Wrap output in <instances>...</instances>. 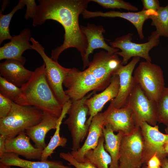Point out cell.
I'll return each instance as SVG.
<instances>
[{
  "instance_id": "43",
  "label": "cell",
  "mask_w": 168,
  "mask_h": 168,
  "mask_svg": "<svg viewBox=\"0 0 168 168\" xmlns=\"http://www.w3.org/2000/svg\"><path fill=\"white\" fill-rule=\"evenodd\" d=\"M5 168H12L10 166H7L5 165Z\"/></svg>"
},
{
  "instance_id": "32",
  "label": "cell",
  "mask_w": 168,
  "mask_h": 168,
  "mask_svg": "<svg viewBox=\"0 0 168 168\" xmlns=\"http://www.w3.org/2000/svg\"><path fill=\"white\" fill-rule=\"evenodd\" d=\"M59 156L69 162V165L73 166L75 168H97L89 162L85 161L80 162L77 161L71 154L70 152H61Z\"/></svg>"
},
{
  "instance_id": "22",
  "label": "cell",
  "mask_w": 168,
  "mask_h": 168,
  "mask_svg": "<svg viewBox=\"0 0 168 168\" xmlns=\"http://www.w3.org/2000/svg\"><path fill=\"white\" fill-rule=\"evenodd\" d=\"M58 118L44 112L43 119L38 124L26 129V135L35 144V147L44 149L47 145L45 138L47 133L52 129L55 130Z\"/></svg>"
},
{
  "instance_id": "1",
  "label": "cell",
  "mask_w": 168,
  "mask_h": 168,
  "mask_svg": "<svg viewBox=\"0 0 168 168\" xmlns=\"http://www.w3.org/2000/svg\"><path fill=\"white\" fill-rule=\"evenodd\" d=\"M33 26L41 25L48 20L55 21L64 30V40L60 46L53 49L51 58L58 62L65 50L74 48L79 51L83 62L88 46L86 38L79 25V15L87 9L91 0H40Z\"/></svg>"
},
{
  "instance_id": "13",
  "label": "cell",
  "mask_w": 168,
  "mask_h": 168,
  "mask_svg": "<svg viewBox=\"0 0 168 168\" xmlns=\"http://www.w3.org/2000/svg\"><path fill=\"white\" fill-rule=\"evenodd\" d=\"M105 125L109 124L114 132L122 131L128 134L138 128L134 119L132 110L126 104L120 108H116L112 100L104 112Z\"/></svg>"
},
{
  "instance_id": "26",
  "label": "cell",
  "mask_w": 168,
  "mask_h": 168,
  "mask_svg": "<svg viewBox=\"0 0 168 168\" xmlns=\"http://www.w3.org/2000/svg\"><path fill=\"white\" fill-rule=\"evenodd\" d=\"M104 138L103 135L94 149L88 151L84 156L85 161L89 162L97 168H109L111 157L104 147Z\"/></svg>"
},
{
  "instance_id": "30",
  "label": "cell",
  "mask_w": 168,
  "mask_h": 168,
  "mask_svg": "<svg viewBox=\"0 0 168 168\" xmlns=\"http://www.w3.org/2000/svg\"><path fill=\"white\" fill-rule=\"evenodd\" d=\"M21 93V87L0 76V94L14 102Z\"/></svg>"
},
{
  "instance_id": "5",
  "label": "cell",
  "mask_w": 168,
  "mask_h": 168,
  "mask_svg": "<svg viewBox=\"0 0 168 168\" xmlns=\"http://www.w3.org/2000/svg\"><path fill=\"white\" fill-rule=\"evenodd\" d=\"M64 91L71 101L82 99L90 91H102L106 88L86 69L81 71L75 68H69L65 77Z\"/></svg>"
},
{
  "instance_id": "12",
  "label": "cell",
  "mask_w": 168,
  "mask_h": 168,
  "mask_svg": "<svg viewBox=\"0 0 168 168\" xmlns=\"http://www.w3.org/2000/svg\"><path fill=\"white\" fill-rule=\"evenodd\" d=\"M143 138L145 153L144 163L156 155L161 161L168 155L165 152L164 146L168 141V135L161 133L158 125L152 126L143 122L140 127ZM143 164V165H144Z\"/></svg>"
},
{
  "instance_id": "15",
  "label": "cell",
  "mask_w": 168,
  "mask_h": 168,
  "mask_svg": "<svg viewBox=\"0 0 168 168\" xmlns=\"http://www.w3.org/2000/svg\"><path fill=\"white\" fill-rule=\"evenodd\" d=\"M140 60V57H133L128 63L122 65L116 72L115 75H118L119 77V88L117 96L112 100L115 108H120L125 105L129 95L136 84L132 74Z\"/></svg>"
},
{
  "instance_id": "20",
  "label": "cell",
  "mask_w": 168,
  "mask_h": 168,
  "mask_svg": "<svg viewBox=\"0 0 168 168\" xmlns=\"http://www.w3.org/2000/svg\"><path fill=\"white\" fill-rule=\"evenodd\" d=\"M30 139L25 131L20 133L15 137L6 138V153L21 156L28 160H41L43 150L33 146Z\"/></svg>"
},
{
  "instance_id": "11",
  "label": "cell",
  "mask_w": 168,
  "mask_h": 168,
  "mask_svg": "<svg viewBox=\"0 0 168 168\" xmlns=\"http://www.w3.org/2000/svg\"><path fill=\"white\" fill-rule=\"evenodd\" d=\"M123 65L118 55L103 50L96 53L86 69L106 88L118 69Z\"/></svg>"
},
{
  "instance_id": "38",
  "label": "cell",
  "mask_w": 168,
  "mask_h": 168,
  "mask_svg": "<svg viewBox=\"0 0 168 168\" xmlns=\"http://www.w3.org/2000/svg\"><path fill=\"white\" fill-rule=\"evenodd\" d=\"M161 168H168V159L165 157L161 160Z\"/></svg>"
},
{
  "instance_id": "10",
  "label": "cell",
  "mask_w": 168,
  "mask_h": 168,
  "mask_svg": "<svg viewBox=\"0 0 168 168\" xmlns=\"http://www.w3.org/2000/svg\"><path fill=\"white\" fill-rule=\"evenodd\" d=\"M126 104L131 109L138 127L143 122L152 126L156 125V102L148 99L137 84L133 88Z\"/></svg>"
},
{
  "instance_id": "33",
  "label": "cell",
  "mask_w": 168,
  "mask_h": 168,
  "mask_svg": "<svg viewBox=\"0 0 168 168\" xmlns=\"http://www.w3.org/2000/svg\"><path fill=\"white\" fill-rule=\"evenodd\" d=\"M13 102L0 94V118L7 115L11 109Z\"/></svg>"
},
{
  "instance_id": "4",
  "label": "cell",
  "mask_w": 168,
  "mask_h": 168,
  "mask_svg": "<svg viewBox=\"0 0 168 168\" xmlns=\"http://www.w3.org/2000/svg\"><path fill=\"white\" fill-rule=\"evenodd\" d=\"M133 77L147 98L156 102L165 87L161 68L152 62H141L134 70Z\"/></svg>"
},
{
  "instance_id": "39",
  "label": "cell",
  "mask_w": 168,
  "mask_h": 168,
  "mask_svg": "<svg viewBox=\"0 0 168 168\" xmlns=\"http://www.w3.org/2000/svg\"><path fill=\"white\" fill-rule=\"evenodd\" d=\"M164 148L166 153L168 155V141L165 144Z\"/></svg>"
},
{
  "instance_id": "34",
  "label": "cell",
  "mask_w": 168,
  "mask_h": 168,
  "mask_svg": "<svg viewBox=\"0 0 168 168\" xmlns=\"http://www.w3.org/2000/svg\"><path fill=\"white\" fill-rule=\"evenodd\" d=\"M26 7L24 16L25 19L27 20L29 18L32 19L35 16L37 10V5L34 0H21Z\"/></svg>"
},
{
  "instance_id": "25",
  "label": "cell",
  "mask_w": 168,
  "mask_h": 168,
  "mask_svg": "<svg viewBox=\"0 0 168 168\" xmlns=\"http://www.w3.org/2000/svg\"><path fill=\"white\" fill-rule=\"evenodd\" d=\"M71 104V101L69 100L63 105L61 114L58 119L55 133L46 147L43 150L41 161H46L49 157H51L54 151L58 147H64L66 146L67 139L60 136V131L62 121L65 117Z\"/></svg>"
},
{
  "instance_id": "45",
  "label": "cell",
  "mask_w": 168,
  "mask_h": 168,
  "mask_svg": "<svg viewBox=\"0 0 168 168\" xmlns=\"http://www.w3.org/2000/svg\"></svg>"
},
{
  "instance_id": "42",
  "label": "cell",
  "mask_w": 168,
  "mask_h": 168,
  "mask_svg": "<svg viewBox=\"0 0 168 168\" xmlns=\"http://www.w3.org/2000/svg\"><path fill=\"white\" fill-rule=\"evenodd\" d=\"M0 168H5L4 165L1 163H0Z\"/></svg>"
},
{
  "instance_id": "21",
  "label": "cell",
  "mask_w": 168,
  "mask_h": 168,
  "mask_svg": "<svg viewBox=\"0 0 168 168\" xmlns=\"http://www.w3.org/2000/svg\"><path fill=\"white\" fill-rule=\"evenodd\" d=\"M24 66V64L18 61L6 59L0 64V76L21 87L30 79L33 72Z\"/></svg>"
},
{
  "instance_id": "36",
  "label": "cell",
  "mask_w": 168,
  "mask_h": 168,
  "mask_svg": "<svg viewBox=\"0 0 168 168\" xmlns=\"http://www.w3.org/2000/svg\"><path fill=\"white\" fill-rule=\"evenodd\" d=\"M143 165L148 167H161V161L156 155H155Z\"/></svg>"
},
{
  "instance_id": "19",
  "label": "cell",
  "mask_w": 168,
  "mask_h": 168,
  "mask_svg": "<svg viewBox=\"0 0 168 168\" xmlns=\"http://www.w3.org/2000/svg\"><path fill=\"white\" fill-rule=\"evenodd\" d=\"M105 126V116L103 113H99L93 117L90 125L86 139L81 147L71 154L80 162H85L84 156L89 150L97 146L99 139L103 135V128Z\"/></svg>"
},
{
  "instance_id": "3",
  "label": "cell",
  "mask_w": 168,
  "mask_h": 168,
  "mask_svg": "<svg viewBox=\"0 0 168 168\" xmlns=\"http://www.w3.org/2000/svg\"><path fill=\"white\" fill-rule=\"evenodd\" d=\"M43 114L44 112L36 107L13 102L7 115L0 118V134L6 138L15 137L40 123Z\"/></svg>"
},
{
  "instance_id": "24",
  "label": "cell",
  "mask_w": 168,
  "mask_h": 168,
  "mask_svg": "<svg viewBox=\"0 0 168 168\" xmlns=\"http://www.w3.org/2000/svg\"><path fill=\"white\" fill-rule=\"evenodd\" d=\"M103 135L105 143L104 147L105 150L110 155L112 162L109 168H119V155L121 141L124 133L119 131L115 134L110 126L105 125L103 128Z\"/></svg>"
},
{
  "instance_id": "8",
  "label": "cell",
  "mask_w": 168,
  "mask_h": 168,
  "mask_svg": "<svg viewBox=\"0 0 168 168\" xmlns=\"http://www.w3.org/2000/svg\"><path fill=\"white\" fill-rule=\"evenodd\" d=\"M96 92L92 91L82 99L71 101L68 111V117L63 123L67 126L72 138V151H76L80 147V143L85 138L89 127L86 124L89 110L85 104L86 100Z\"/></svg>"
},
{
  "instance_id": "16",
  "label": "cell",
  "mask_w": 168,
  "mask_h": 168,
  "mask_svg": "<svg viewBox=\"0 0 168 168\" xmlns=\"http://www.w3.org/2000/svg\"><path fill=\"white\" fill-rule=\"evenodd\" d=\"M31 33L29 28L23 29L20 34L12 37L10 41L0 48V60L13 59L24 64L26 58L22 54L26 50L31 49L30 43Z\"/></svg>"
},
{
  "instance_id": "29",
  "label": "cell",
  "mask_w": 168,
  "mask_h": 168,
  "mask_svg": "<svg viewBox=\"0 0 168 168\" xmlns=\"http://www.w3.org/2000/svg\"><path fill=\"white\" fill-rule=\"evenodd\" d=\"M157 122L168 125V87H165L156 101Z\"/></svg>"
},
{
  "instance_id": "40",
  "label": "cell",
  "mask_w": 168,
  "mask_h": 168,
  "mask_svg": "<svg viewBox=\"0 0 168 168\" xmlns=\"http://www.w3.org/2000/svg\"><path fill=\"white\" fill-rule=\"evenodd\" d=\"M142 166H143L142 168H161V167H148L145 165H143Z\"/></svg>"
},
{
  "instance_id": "2",
  "label": "cell",
  "mask_w": 168,
  "mask_h": 168,
  "mask_svg": "<svg viewBox=\"0 0 168 168\" xmlns=\"http://www.w3.org/2000/svg\"><path fill=\"white\" fill-rule=\"evenodd\" d=\"M21 88V93L14 102L35 107L59 118L63 105L57 99L48 83L44 63L33 71L30 79Z\"/></svg>"
},
{
  "instance_id": "18",
  "label": "cell",
  "mask_w": 168,
  "mask_h": 168,
  "mask_svg": "<svg viewBox=\"0 0 168 168\" xmlns=\"http://www.w3.org/2000/svg\"><path fill=\"white\" fill-rule=\"evenodd\" d=\"M119 88V76L114 75L111 78L110 84L104 90L86 100L85 104L88 108L89 115L86 122L88 126L89 127L93 117L101 111L105 105L117 96Z\"/></svg>"
},
{
  "instance_id": "35",
  "label": "cell",
  "mask_w": 168,
  "mask_h": 168,
  "mask_svg": "<svg viewBox=\"0 0 168 168\" xmlns=\"http://www.w3.org/2000/svg\"><path fill=\"white\" fill-rule=\"evenodd\" d=\"M143 5V9L152 10L156 12L160 7L159 1L158 0H142Z\"/></svg>"
},
{
  "instance_id": "7",
  "label": "cell",
  "mask_w": 168,
  "mask_h": 168,
  "mask_svg": "<svg viewBox=\"0 0 168 168\" xmlns=\"http://www.w3.org/2000/svg\"><path fill=\"white\" fill-rule=\"evenodd\" d=\"M133 36L132 33H128L110 43L111 47L121 50L115 53L122 58L123 64H127L129 60L134 57L141 58L146 61L152 62L149 52L153 48L159 45L160 36L155 31H153L149 36L147 42L137 43L132 41Z\"/></svg>"
},
{
  "instance_id": "17",
  "label": "cell",
  "mask_w": 168,
  "mask_h": 168,
  "mask_svg": "<svg viewBox=\"0 0 168 168\" xmlns=\"http://www.w3.org/2000/svg\"><path fill=\"white\" fill-rule=\"evenodd\" d=\"M80 27L86 38L88 43L85 60L83 62V70L88 66L90 62L89 55L95 49H104L111 53L119 51V49L114 48L106 43L103 35L105 30L102 25L96 26L94 24L88 23L86 26H81Z\"/></svg>"
},
{
  "instance_id": "41",
  "label": "cell",
  "mask_w": 168,
  "mask_h": 168,
  "mask_svg": "<svg viewBox=\"0 0 168 168\" xmlns=\"http://www.w3.org/2000/svg\"><path fill=\"white\" fill-rule=\"evenodd\" d=\"M165 130L166 134L168 135V125L166 126V127L165 128Z\"/></svg>"
},
{
  "instance_id": "28",
  "label": "cell",
  "mask_w": 168,
  "mask_h": 168,
  "mask_svg": "<svg viewBox=\"0 0 168 168\" xmlns=\"http://www.w3.org/2000/svg\"><path fill=\"white\" fill-rule=\"evenodd\" d=\"M25 6L21 0H20L17 4L8 13L3 14L2 10L0 12V44L7 39L11 40L12 36L10 33L9 26L10 22L14 14L18 10L22 9Z\"/></svg>"
},
{
  "instance_id": "44",
  "label": "cell",
  "mask_w": 168,
  "mask_h": 168,
  "mask_svg": "<svg viewBox=\"0 0 168 168\" xmlns=\"http://www.w3.org/2000/svg\"><path fill=\"white\" fill-rule=\"evenodd\" d=\"M167 157H168V155L167 156Z\"/></svg>"
},
{
  "instance_id": "23",
  "label": "cell",
  "mask_w": 168,
  "mask_h": 168,
  "mask_svg": "<svg viewBox=\"0 0 168 168\" xmlns=\"http://www.w3.org/2000/svg\"><path fill=\"white\" fill-rule=\"evenodd\" d=\"M0 163L7 166L22 168H75L66 166L60 161H33L21 159L13 153H6L0 157Z\"/></svg>"
},
{
  "instance_id": "6",
  "label": "cell",
  "mask_w": 168,
  "mask_h": 168,
  "mask_svg": "<svg viewBox=\"0 0 168 168\" xmlns=\"http://www.w3.org/2000/svg\"><path fill=\"white\" fill-rule=\"evenodd\" d=\"M145 146L140 127L122 139L119 155V168H141L144 163Z\"/></svg>"
},
{
  "instance_id": "37",
  "label": "cell",
  "mask_w": 168,
  "mask_h": 168,
  "mask_svg": "<svg viewBox=\"0 0 168 168\" xmlns=\"http://www.w3.org/2000/svg\"><path fill=\"white\" fill-rule=\"evenodd\" d=\"M6 138L4 136L0 134V157L6 153Z\"/></svg>"
},
{
  "instance_id": "31",
  "label": "cell",
  "mask_w": 168,
  "mask_h": 168,
  "mask_svg": "<svg viewBox=\"0 0 168 168\" xmlns=\"http://www.w3.org/2000/svg\"><path fill=\"white\" fill-rule=\"evenodd\" d=\"M106 9H123L128 11H137L138 8L129 2L123 0H91Z\"/></svg>"
},
{
  "instance_id": "14",
  "label": "cell",
  "mask_w": 168,
  "mask_h": 168,
  "mask_svg": "<svg viewBox=\"0 0 168 168\" xmlns=\"http://www.w3.org/2000/svg\"><path fill=\"white\" fill-rule=\"evenodd\" d=\"M156 12L152 10H142L137 12H122L119 11H110L106 12L98 11L92 12L85 10L82 15L84 19L97 17H119L127 20L135 27L139 38L143 40L144 36L143 26L145 21L149 19L150 16L156 14Z\"/></svg>"
},
{
  "instance_id": "27",
  "label": "cell",
  "mask_w": 168,
  "mask_h": 168,
  "mask_svg": "<svg viewBox=\"0 0 168 168\" xmlns=\"http://www.w3.org/2000/svg\"><path fill=\"white\" fill-rule=\"evenodd\" d=\"M151 25L156 28L155 31L160 36L168 38V2L165 7H160L156 14L150 16Z\"/></svg>"
},
{
  "instance_id": "9",
  "label": "cell",
  "mask_w": 168,
  "mask_h": 168,
  "mask_svg": "<svg viewBox=\"0 0 168 168\" xmlns=\"http://www.w3.org/2000/svg\"><path fill=\"white\" fill-rule=\"evenodd\" d=\"M31 49L37 51L42 57L45 64L46 77L54 95L63 105L70 100L63 88V82L69 68L61 66L58 62L53 60L45 54L44 48L33 38L30 39Z\"/></svg>"
}]
</instances>
